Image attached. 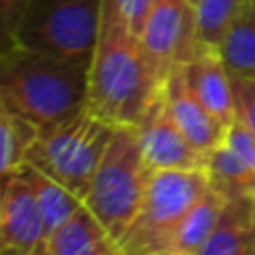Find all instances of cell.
Instances as JSON below:
<instances>
[{
	"instance_id": "6da1fadb",
	"label": "cell",
	"mask_w": 255,
	"mask_h": 255,
	"mask_svg": "<svg viewBox=\"0 0 255 255\" xmlns=\"http://www.w3.org/2000/svg\"><path fill=\"white\" fill-rule=\"evenodd\" d=\"M163 82L145 50L110 0H104L98 42L88 68L86 108L110 126H137Z\"/></svg>"
},
{
	"instance_id": "7a4b0ae2",
	"label": "cell",
	"mask_w": 255,
	"mask_h": 255,
	"mask_svg": "<svg viewBox=\"0 0 255 255\" xmlns=\"http://www.w3.org/2000/svg\"><path fill=\"white\" fill-rule=\"evenodd\" d=\"M88 64L12 44L0 52V104L36 128L86 108Z\"/></svg>"
},
{
	"instance_id": "3957f363",
	"label": "cell",
	"mask_w": 255,
	"mask_h": 255,
	"mask_svg": "<svg viewBox=\"0 0 255 255\" xmlns=\"http://www.w3.org/2000/svg\"><path fill=\"white\" fill-rule=\"evenodd\" d=\"M149 177L151 169L143 159L135 126H114L84 205L120 239L141 205Z\"/></svg>"
},
{
	"instance_id": "277c9868",
	"label": "cell",
	"mask_w": 255,
	"mask_h": 255,
	"mask_svg": "<svg viewBox=\"0 0 255 255\" xmlns=\"http://www.w3.org/2000/svg\"><path fill=\"white\" fill-rule=\"evenodd\" d=\"M114 126L84 108L70 118L38 128L26 161L66 185L84 201Z\"/></svg>"
},
{
	"instance_id": "5b68a950",
	"label": "cell",
	"mask_w": 255,
	"mask_h": 255,
	"mask_svg": "<svg viewBox=\"0 0 255 255\" xmlns=\"http://www.w3.org/2000/svg\"><path fill=\"white\" fill-rule=\"evenodd\" d=\"M102 12L104 0H28L12 44L90 66Z\"/></svg>"
},
{
	"instance_id": "8992f818",
	"label": "cell",
	"mask_w": 255,
	"mask_h": 255,
	"mask_svg": "<svg viewBox=\"0 0 255 255\" xmlns=\"http://www.w3.org/2000/svg\"><path fill=\"white\" fill-rule=\"evenodd\" d=\"M207 189L205 167L151 171L141 205L118 239L126 255H161L179 221Z\"/></svg>"
},
{
	"instance_id": "52a82bcc",
	"label": "cell",
	"mask_w": 255,
	"mask_h": 255,
	"mask_svg": "<svg viewBox=\"0 0 255 255\" xmlns=\"http://www.w3.org/2000/svg\"><path fill=\"white\" fill-rule=\"evenodd\" d=\"M139 42L153 72L165 84L173 68L187 64L201 50L195 6L189 0H153Z\"/></svg>"
},
{
	"instance_id": "ba28073f",
	"label": "cell",
	"mask_w": 255,
	"mask_h": 255,
	"mask_svg": "<svg viewBox=\"0 0 255 255\" xmlns=\"http://www.w3.org/2000/svg\"><path fill=\"white\" fill-rule=\"evenodd\" d=\"M2 255H42L48 229L36 195L20 167L0 177Z\"/></svg>"
},
{
	"instance_id": "9c48e42d",
	"label": "cell",
	"mask_w": 255,
	"mask_h": 255,
	"mask_svg": "<svg viewBox=\"0 0 255 255\" xmlns=\"http://www.w3.org/2000/svg\"><path fill=\"white\" fill-rule=\"evenodd\" d=\"M139 147L151 171L157 169H201L207 153L199 151L173 120L165 94L155 98L141 122L135 126Z\"/></svg>"
},
{
	"instance_id": "30bf717a",
	"label": "cell",
	"mask_w": 255,
	"mask_h": 255,
	"mask_svg": "<svg viewBox=\"0 0 255 255\" xmlns=\"http://www.w3.org/2000/svg\"><path fill=\"white\" fill-rule=\"evenodd\" d=\"M163 94L173 120L199 151L209 153L223 141L227 128L195 96L185 78L183 66L171 70L163 84Z\"/></svg>"
},
{
	"instance_id": "8fae6325",
	"label": "cell",
	"mask_w": 255,
	"mask_h": 255,
	"mask_svg": "<svg viewBox=\"0 0 255 255\" xmlns=\"http://www.w3.org/2000/svg\"><path fill=\"white\" fill-rule=\"evenodd\" d=\"M183 72L195 96L227 128L235 120L237 110L233 82L219 52L201 48L187 64H183Z\"/></svg>"
},
{
	"instance_id": "7c38bea8",
	"label": "cell",
	"mask_w": 255,
	"mask_h": 255,
	"mask_svg": "<svg viewBox=\"0 0 255 255\" xmlns=\"http://www.w3.org/2000/svg\"><path fill=\"white\" fill-rule=\"evenodd\" d=\"M42 255H126V251L96 215L82 205L48 235Z\"/></svg>"
},
{
	"instance_id": "4fadbf2b",
	"label": "cell",
	"mask_w": 255,
	"mask_h": 255,
	"mask_svg": "<svg viewBox=\"0 0 255 255\" xmlns=\"http://www.w3.org/2000/svg\"><path fill=\"white\" fill-rule=\"evenodd\" d=\"M255 243V195L229 199L225 209L195 255H249Z\"/></svg>"
},
{
	"instance_id": "5bb4252c",
	"label": "cell",
	"mask_w": 255,
	"mask_h": 255,
	"mask_svg": "<svg viewBox=\"0 0 255 255\" xmlns=\"http://www.w3.org/2000/svg\"><path fill=\"white\" fill-rule=\"evenodd\" d=\"M225 203L227 199L219 191L209 187L203 197L179 221V225L167 239L161 255H195L207 241V237L213 233L225 209Z\"/></svg>"
},
{
	"instance_id": "9a60e30c",
	"label": "cell",
	"mask_w": 255,
	"mask_h": 255,
	"mask_svg": "<svg viewBox=\"0 0 255 255\" xmlns=\"http://www.w3.org/2000/svg\"><path fill=\"white\" fill-rule=\"evenodd\" d=\"M217 52L231 78L255 80V0H249L235 16Z\"/></svg>"
},
{
	"instance_id": "2e32d148",
	"label": "cell",
	"mask_w": 255,
	"mask_h": 255,
	"mask_svg": "<svg viewBox=\"0 0 255 255\" xmlns=\"http://www.w3.org/2000/svg\"><path fill=\"white\" fill-rule=\"evenodd\" d=\"M20 171L24 173V177L28 179V183L36 195L48 235L54 229H58L62 223H66L84 205L80 195L70 191L66 185H62L60 181H56L54 177H50L48 173L38 169L36 165L26 161L20 165Z\"/></svg>"
},
{
	"instance_id": "e0dca14e",
	"label": "cell",
	"mask_w": 255,
	"mask_h": 255,
	"mask_svg": "<svg viewBox=\"0 0 255 255\" xmlns=\"http://www.w3.org/2000/svg\"><path fill=\"white\" fill-rule=\"evenodd\" d=\"M205 171L209 187L219 191L227 201L243 195H255V171L247 167L223 141L207 153Z\"/></svg>"
},
{
	"instance_id": "ac0fdd59",
	"label": "cell",
	"mask_w": 255,
	"mask_h": 255,
	"mask_svg": "<svg viewBox=\"0 0 255 255\" xmlns=\"http://www.w3.org/2000/svg\"><path fill=\"white\" fill-rule=\"evenodd\" d=\"M36 126L12 114L0 104V177L26 163L28 147L36 135Z\"/></svg>"
},
{
	"instance_id": "d6986e66",
	"label": "cell",
	"mask_w": 255,
	"mask_h": 255,
	"mask_svg": "<svg viewBox=\"0 0 255 255\" xmlns=\"http://www.w3.org/2000/svg\"><path fill=\"white\" fill-rule=\"evenodd\" d=\"M247 2L249 0H197L195 18L199 48L217 50L223 34Z\"/></svg>"
},
{
	"instance_id": "ffe728a7",
	"label": "cell",
	"mask_w": 255,
	"mask_h": 255,
	"mask_svg": "<svg viewBox=\"0 0 255 255\" xmlns=\"http://www.w3.org/2000/svg\"><path fill=\"white\" fill-rule=\"evenodd\" d=\"M223 143L247 165L255 171V133L235 116V120L227 126Z\"/></svg>"
},
{
	"instance_id": "44dd1931",
	"label": "cell",
	"mask_w": 255,
	"mask_h": 255,
	"mask_svg": "<svg viewBox=\"0 0 255 255\" xmlns=\"http://www.w3.org/2000/svg\"><path fill=\"white\" fill-rule=\"evenodd\" d=\"M235 92V110L237 118L255 133V80L231 78Z\"/></svg>"
},
{
	"instance_id": "7402d4cb",
	"label": "cell",
	"mask_w": 255,
	"mask_h": 255,
	"mask_svg": "<svg viewBox=\"0 0 255 255\" xmlns=\"http://www.w3.org/2000/svg\"><path fill=\"white\" fill-rule=\"evenodd\" d=\"M110 2L120 14V18L128 24V28L135 36H139L153 0H110Z\"/></svg>"
},
{
	"instance_id": "603a6c76",
	"label": "cell",
	"mask_w": 255,
	"mask_h": 255,
	"mask_svg": "<svg viewBox=\"0 0 255 255\" xmlns=\"http://www.w3.org/2000/svg\"><path fill=\"white\" fill-rule=\"evenodd\" d=\"M28 0H0V52L12 46L18 16Z\"/></svg>"
},
{
	"instance_id": "cb8c5ba5",
	"label": "cell",
	"mask_w": 255,
	"mask_h": 255,
	"mask_svg": "<svg viewBox=\"0 0 255 255\" xmlns=\"http://www.w3.org/2000/svg\"><path fill=\"white\" fill-rule=\"evenodd\" d=\"M249 255H255V243H253V247H251V251H249Z\"/></svg>"
},
{
	"instance_id": "d4e9b609",
	"label": "cell",
	"mask_w": 255,
	"mask_h": 255,
	"mask_svg": "<svg viewBox=\"0 0 255 255\" xmlns=\"http://www.w3.org/2000/svg\"><path fill=\"white\" fill-rule=\"evenodd\" d=\"M0 255H2V237H0Z\"/></svg>"
},
{
	"instance_id": "484cf974",
	"label": "cell",
	"mask_w": 255,
	"mask_h": 255,
	"mask_svg": "<svg viewBox=\"0 0 255 255\" xmlns=\"http://www.w3.org/2000/svg\"><path fill=\"white\" fill-rule=\"evenodd\" d=\"M189 2H191V4H193V6H195V4H197V0H189Z\"/></svg>"
}]
</instances>
